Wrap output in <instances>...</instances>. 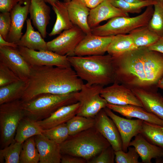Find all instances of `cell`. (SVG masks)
<instances>
[{
	"mask_svg": "<svg viewBox=\"0 0 163 163\" xmlns=\"http://www.w3.org/2000/svg\"><path fill=\"white\" fill-rule=\"evenodd\" d=\"M39 154L37 148L34 136L31 137L22 144L20 158V163H38Z\"/></svg>",
	"mask_w": 163,
	"mask_h": 163,
	"instance_id": "d6a6232c",
	"label": "cell"
},
{
	"mask_svg": "<svg viewBox=\"0 0 163 163\" xmlns=\"http://www.w3.org/2000/svg\"><path fill=\"white\" fill-rule=\"evenodd\" d=\"M139 133L149 142L163 150V126L143 121Z\"/></svg>",
	"mask_w": 163,
	"mask_h": 163,
	"instance_id": "f546056e",
	"label": "cell"
},
{
	"mask_svg": "<svg viewBox=\"0 0 163 163\" xmlns=\"http://www.w3.org/2000/svg\"><path fill=\"white\" fill-rule=\"evenodd\" d=\"M30 67L26 87L20 99L23 102L43 94H62L78 91L84 84L72 67Z\"/></svg>",
	"mask_w": 163,
	"mask_h": 163,
	"instance_id": "7a4b0ae2",
	"label": "cell"
},
{
	"mask_svg": "<svg viewBox=\"0 0 163 163\" xmlns=\"http://www.w3.org/2000/svg\"><path fill=\"white\" fill-rule=\"evenodd\" d=\"M147 47L150 50L163 54V37H160L156 42Z\"/></svg>",
	"mask_w": 163,
	"mask_h": 163,
	"instance_id": "ee69618b",
	"label": "cell"
},
{
	"mask_svg": "<svg viewBox=\"0 0 163 163\" xmlns=\"http://www.w3.org/2000/svg\"><path fill=\"white\" fill-rule=\"evenodd\" d=\"M61 153L83 158L87 163L111 146L94 127L72 136L59 144Z\"/></svg>",
	"mask_w": 163,
	"mask_h": 163,
	"instance_id": "277c9868",
	"label": "cell"
},
{
	"mask_svg": "<svg viewBox=\"0 0 163 163\" xmlns=\"http://www.w3.org/2000/svg\"><path fill=\"white\" fill-rule=\"evenodd\" d=\"M53 9L56 15V20L50 36L60 34L63 30L70 29L74 25L69 16L66 3L59 1L52 5Z\"/></svg>",
	"mask_w": 163,
	"mask_h": 163,
	"instance_id": "484cf974",
	"label": "cell"
},
{
	"mask_svg": "<svg viewBox=\"0 0 163 163\" xmlns=\"http://www.w3.org/2000/svg\"><path fill=\"white\" fill-rule=\"evenodd\" d=\"M128 151L125 152L122 150L114 151L115 161L116 163H140L139 156L134 147H129Z\"/></svg>",
	"mask_w": 163,
	"mask_h": 163,
	"instance_id": "74e56055",
	"label": "cell"
},
{
	"mask_svg": "<svg viewBox=\"0 0 163 163\" xmlns=\"http://www.w3.org/2000/svg\"><path fill=\"white\" fill-rule=\"evenodd\" d=\"M3 46L11 47L15 48H17L18 46L16 44L8 42L4 39L0 34V46Z\"/></svg>",
	"mask_w": 163,
	"mask_h": 163,
	"instance_id": "f6af8a7d",
	"label": "cell"
},
{
	"mask_svg": "<svg viewBox=\"0 0 163 163\" xmlns=\"http://www.w3.org/2000/svg\"><path fill=\"white\" fill-rule=\"evenodd\" d=\"M26 81L20 79L0 87V105L21 99L25 91Z\"/></svg>",
	"mask_w": 163,
	"mask_h": 163,
	"instance_id": "83f0119b",
	"label": "cell"
},
{
	"mask_svg": "<svg viewBox=\"0 0 163 163\" xmlns=\"http://www.w3.org/2000/svg\"><path fill=\"white\" fill-rule=\"evenodd\" d=\"M43 130L36 121L25 117L21 120L17 127L14 140L23 143L31 137L42 134Z\"/></svg>",
	"mask_w": 163,
	"mask_h": 163,
	"instance_id": "4316f807",
	"label": "cell"
},
{
	"mask_svg": "<svg viewBox=\"0 0 163 163\" xmlns=\"http://www.w3.org/2000/svg\"><path fill=\"white\" fill-rule=\"evenodd\" d=\"M63 2L66 3H67L70 2L71 0H63Z\"/></svg>",
	"mask_w": 163,
	"mask_h": 163,
	"instance_id": "816d5d0a",
	"label": "cell"
},
{
	"mask_svg": "<svg viewBox=\"0 0 163 163\" xmlns=\"http://www.w3.org/2000/svg\"><path fill=\"white\" fill-rule=\"evenodd\" d=\"M111 4L115 7L127 13H139L141 12L142 8L149 5H154L157 0H143L138 3H133L123 0H109Z\"/></svg>",
	"mask_w": 163,
	"mask_h": 163,
	"instance_id": "836d02e7",
	"label": "cell"
},
{
	"mask_svg": "<svg viewBox=\"0 0 163 163\" xmlns=\"http://www.w3.org/2000/svg\"><path fill=\"white\" fill-rule=\"evenodd\" d=\"M104 109L117 126L122 140V150L127 152L132 138L139 133L143 121L121 117L114 113L107 107Z\"/></svg>",
	"mask_w": 163,
	"mask_h": 163,
	"instance_id": "4fadbf2b",
	"label": "cell"
},
{
	"mask_svg": "<svg viewBox=\"0 0 163 163\" xmlns=\"http://www.w3.org/2000/svg\"><path fill=\"white\" fill-rule=\"evenodd\" d=\"M61 163H86L87 161L85 159L67 155H62Z\"/></svg>",
	"mask_w": 163,
	"mask_h": 163,
	"instance_id": "7bdbcfd3",
	"label": "cell"
},
{
	"mask_svg": "<svg viewBox=\"0 0 163 163\" xmlns=\"http://www.w3.org/2000/svg\"><path fill=\"white\" fill-rule=\"evenodd\" d=\"M101 96L108 103L120 105L131 104L143 107L141 102L131 89L116 82L104 87Z\"/></svg>",
	"mask_w": 163,
	"mask_h": 163,
	"instance_id": "7c38bea8",
	"label": "cell"
},
{
	"mask_svg": "<svg viewBox=\"0 0 163 163\" xmlns=\"http://www.w3.org/2000/svg\"><path fill=\"white\" fill-rule=\"evenodd\" d=\"M17 48L0 46V62L8 67L20 79L27 81L30 75L31 67Z\"/></svg>",
	"mask_w": 163,
	"mask_h": 163,
	"instance_id": "8fae6325",
	"label": "cell"
},
{
	"mask_svg": "<svg viewBox=\"0 0 163 163\" xmlns=\"http://www.w3.org/2000/svg\"><path fill=\"white\" fill-rule=\"evenodd\" d=\"M46 3H47L52 6L59 0H43Z\"/></svg>",
	"mask_w": 163,
	"mask_h": 163,
	"instance_id": "c3c4849f",
	"label": "cell"
},
{
	"mask_svg": "<svg viewBox=\"0 0 163 163\" xmlns=\"http://www.w3.org/2000/svg\"><path fill=\"white\" fill-rule=\"evenodd\" d=\"M141 102L143 107L163 120V97L154 89H131Z\"/></svg>",
	"mask_w": 163,
	"mask_h": 163,
	"instance_id": "ac0fdd59",
	"label": "cell"
},
{
	"mask_svg": "<svg viewBox=\"0 0 163 163\" xmlns=\"http://www.w3.org/2000/svg\"><path fill=\"white\" fill-rule=\"evenodd\" d=\"M22 103L20 99L0 105V143L2 149L15 141L17 127L25 117Z\"/></svg>",
	"mask_w": 163,
	"mask_h": 163,
	"instance_id": "52a82bcc",
	"label": "cell"
},
{
	"mask_svg": "<svg viewBox=\"0 0 163 163\" xmlns=\"http://www.w3.org/2000/svg\"><path fill=\"white\" fill-rule=\"evenodd\" d=\"M156 87L163 90V76L158 82Z\"/></svg>",
	"mask_w": 163,
	"mask_h": 163,
	"instance_id": "7dc6e473",
	"label": "cell"
},
{
	"mask_svg": "<svg viewBox=\"0 0 163 163\" xmlns=\"http://www.w3.org/2000/svg\"><path fill=\"white\" fill-rule=\"evenodd\" d=\"M67 59L79 78L90 85L104 87L115 82L112 57L108 54L68 56Z\"/></svg>",
	"mask_w": 163,
	"mask_h": 163,
	"instance_id": "3957f363",
	"label": "cell"
},
{
	"mask_svg": "<svg viewBox=\"0 0 163 163\" xmlns=\"http://www.w3.org/2000/svg\"><path fill=\"white\" fill-rule=\"evenodd\" d=\"M114 36H101L92 33L86 34L76 48L74 55L77 56L104 55L107 52Z\"/></svg>",
	"mask_w": 163,
	"mask_h": 163,
	"instance_id": "5bb4252c",
	"label": "cell"
},
{
	"mask_svg": "<svg viewBox=\"0 0 163 163\" xmlns=\"http://www.w3.org/2000/svg\"><path fill=\"white\" fill-rule=\"evenodd\" d=\"M94 127L110 143L115 151L122 150L121 137L115 124L104 109L94 117Z\"/></svg>",
	"mask_w": 163,
	"mask_h": 163,
	"instance_id": "9a60e30c",
	"label": "cell"
},
{
	"mask_svg": "<svg viewBox=\"0 0 163 163\" xmlns=\"http://www.w3.org/2000/svg\"><path fill=\"white\" fill-rule=\"evenodd\" d=\"M104 87L97 85L83 84L81 89L75 92V97L80 103L76 115L94 118L102 109L107 107V101L101 96Z\"/></svg>",
	"mask_w": 163,
	"mask_h": 163,
	"instance_id": "ba28073f",
	"label": "cell"
},
{
	"mask_svg": "<svg viewBox=\"0 0 163 163\" xmlns=\"http://www.w3.org/2000/svg\"><path fill=\"white\" fill-rule=\"evenodd\" d=\"M27 28L24 34L17 43L18 46L24 47L36 50H48L47 42L40 33L35 30L30 19L26 21Z\"/></svg>",
	"mask_w": 163,
	"mask_h": 163,
	"instance_id": "d4e9b609",
	"label": "cell"
},
{
	"mask_svg": "<svg viewBox=\"0 0 163 163\" xmlns=\"http://www.w3.org/2000/svg\"><path fill=\"white\" fill-rule=\"evenodd\" d=\"M107 107L127 118H135L150 123L163 126V120L140 106L131 104L120 105L108 103Z\"/></svg>",
	"mask_w": 163,
	"mask_h": 163,
	"instance_id": "44dd1931",
	"label": "cell"
},
{
	"mask_svg": "<svg viewBox=\"0 0 163 163\" xmlns=\"http://www.w3.org/2000/svg\"><path fill=\"white\" fill-rule=\"evenodd\" d=\"M134 147L141 158L142 162L151 163L153 158L156 162H163V150L147 141L140 133L131 141L129 146Z\"/></svg>",
	"mask_w": 163,
	"mask_h": 163,
	"instance_id": "7402d4cb",
	"label": "cell"
},
{
	"mask_svg": "<svg viewBox=\"0 0 163 163\" xmlns=\"http://www.w3.org/2000/svg\"><path fill=\"white\" fill-rule=\"evenodd\" d=\"M20 1H21V0H19Z\"/></svg>",
	"mask_w": 163,
	"mask_h": 163,
	"instance_id": "db71d44e",
	"label": "cell"
},
{
	"mask_svg": "<svg viewBox=\"0 0 163 163\" xmlns=\"http://www.w3.org/2000/svg\"><path fill=\"white\" fill-rule=\"evenodd\" d=\"M126 2L133 3H136L139 2L143 0H123Z\"/></svg>",
	"mask_w": 163,
	"mask_h": 163,
	"instance_id": "681fc988",
	"label": "cell"
},
{
	"mask_svg": "<svg viewBox=\"0 0 163 163\" xmlns=\"http://www.w3.org/2000/svg\"><path fill=\"white\" fill-rule=\"evenodd\" d=\"M17 48L30 66L72 67L66 55H60L49 50H36L21 46Z\"/></svg>",
	"mask_w": 163,
	"mask_h": 163,
	"instance_id": "30bf717a",
	"label": "cell"
},
{
	"mask_svg": "<svg viewBox=\"0 0 163 163\" xmlns=\"http://www.w3.org/2000/svg\"><path fill=\"white\" fill-rule=\"evenodd\" d=\"M30 0L20 1L11 11V27L6 41L17 44L21 37L24 24L29 13Z\"/></svg>",
	"mask_w": 163,
	"mask_h": 163,
	"instance_id": "2e32d148",
	"label": "cell"
},
{
	"mask_svg": "<svg viewBox=\"0 0 163 163\" xmlns=\"http://www.w3.org/2000/svg\"><path fill=\"white\" fill-rule=\"evenodd\" d=\"M82 2L86 5L90 0H78Z\"/></svg>",
	"mask_w": 163,
	"mask_h": 163,
	"instance_id": "f907efd6",
	"label": "cell"
},
{
	"mask_svg": "<svg viewBox=\"0 0 163 163\" xmlns=\"http://www.w3.org/2000/svg\"><path fill=\"white\" fill-rule=\"evenodd\" d=\"M20 79L8 67L0 62V87L11 84Z\"/></svg>",
	"mask_w": 163,
	"mask_h": 163,
	"instance_id": "f35d334b",
	"label": "cell"
},
{
	"mask_svg": "<svg viewBox=\"0 0 163 163\" xmlns=\"http://www.w3.org/2000/svg\"><path fill=\"white\" fill-rule=\"evenodd\" d=\"M43 0H30L29 8L30 19L35 27L44 39L50 19V8Z\"/></svg>",
	"mask_w": 163,
	"mask_h": 163,
	"instance_id": "ffe728a7",
	"label": "cell"
},
{
	"mask_svg": "<svg viewBox=\"0 0 163 163\" xmlns=\"http://www.w3.org/2000/svg\"><path fill=\"white\" fill-rule=\"evenodd\" d=\"M112 57L115 82L130 89L156 87L163 76V54L150 50L147 47H139Z\"/></svg>",
	"mask_w": 163,
	"mask_h": 163,
	"instance_id": "6da1fadb",
	"label": "cell"
},
{
	"mask_svg": "<svg viewBox=\"0 0 163 163\" xmlns=\"http://www.w3.org/2000/svg\"><path fill=\"white\" fill-rule=\"evenodd\" d=\"M66 123L69 136H72L94 127L95 120L94 118L76 115Z\"/></svg>",
	"mask_w": 163,
	"mask_h": 163,
	"instance_id": "1f68e13d",
	"label": "cell"
},
{
	"mask_svg": "<svg viewBox=\"0 0 163 163\" xmlns=\"http://www.w3.org/2000/svg\"><path fill=\"white\" fill-rule=\"evenodd\" d=\"M80 103H76L63 106L52 113L48 117L36 121L43 129H47L61 124L66 123L76 115Z\"/></svg>",
	"mask_w": 163,
	"mask_h": 163,
	"instance_id": "603a6c76",
	"label": "cell"
},
{
	"mask_svg": "<svg viewBox=\"0 0 163 163\" xmlns=\"http://www.w3.org/2000/svg\"><path fill=\"white\" fill-rule=\"evenodd\" d=\"M76 92L62 94H43L22 102L25 117L35 121L44 119L60 108L78 102Z\"/></svg>",
	"mask_w": 163,
	"mask_h": 163,
	"instance_id": "5b68a950",
	"label": "cell"
},
{
	"mask_svg": "<svg viewBox=\"0 0 163 163\" xmlns=\"http://www.w3.org/2000/svg\"><path fill=\"white\" fill-rule=\"evenodd\" d=\"M128 34L137 48L148 47L156 42L160 37L151 31L147 25L137 28Z\"/></svg>",
	"mask_w": 163,
	"mask_h": 163,
	"instance_id": "4dcf8cb0",
	"label": "cell"
},
{
	"mask_svg": "<svg viewBox=\"0 0 163 163\" xmlns=\"http://www.w3.org/2000/svg\"><path fill=\"white\" fill-rule=\"evenodd\" d=\"M42 134L48 139L59 144L64 142L69 136L66 123L44 129Z\"/></svg>",
	"mask_w": 163,
	"mask_h": 163,
	"instance_id": "8d00e7d4",
	"label": "cell"
},
{
	"mask_svg": "<svg viewBox=\"0 0 163 163\" xmlns=\"http://www.w3.org/2000/svg\"><path fill=\"white\" fill-rule=\"evenodd\" d=\"M104 0H90L86 4L89 8L92 9L95 8L101 3Z\"/></svg>",
	"mask_w": 163,
	"mask_h": 163,
	"instance_id": "bcb514c9",
	"label": "cell"
},
{
	"mask_svg": "<svg viewBox=\"0 0 163 163\" xmlns=\"http://www.w3.org/2000/svg\"><path fill=\"white\" fill-rule=\"evenodd\" d=\"M19 1V0H0L1 12H10Z\"/></svg>",
	"mask_w": 163,
	"mask_h": 163,
	"instance_id": "b9f144b4",
	"label": "cell"
},
{
	"mask_svg": "<svg viewBox=\"0 0 163 163\" xmlns=\"http://www.w3.org/2000/svg\"><path fill=\"white\" fill-rule=\"evenodd\" d=\"M86 35L78 26L74 25L47 42V50L62 56H75L76 48Z\"/></svg>",
	"mask_w": 163,
	"mask_h": 163,
	"instance_id": "9c48e42d",
	"label": "cell"
},
{
	"mask_svg": "<svg viewBox=\"0 0 163 163\" xmlns=\"http://www.w3.org/2000/svg\"><path fill=\"white\" fill-rule=\"evenodd\" d=\"M11 27L10 12L1 13L0 14V34L6 40Z\"/></svg>",
	"mask_w": 163,
	"mask_h": 163,
	"instance_id": "60d3db41",
	"label": "cell"
},
{
	"mask_svg": "<svg viewBox=\"0 0 163 163\" xmlns=\"http://www.w3.org/2000/svg\"><path fill=\"white\" fill-rule=\"evenodd\" d=\"M158 1H160L163 3V0H157Z\"/></svg>",
	"mask_w": 163,
	"mask_h": 163,
	"instance_id": "f5cc1de1",
	"label": "cell"
},
{
	"mask_svg": "<svg viewBox=\"0 0 163 163\" xmlns=\"http://www.w3.org/2000/svg\"><path fill=\"white\" fill-rule=\"evenodd\" d=\"M153 6L147 7L143 13L135 17L120 16L111 18L105 24L91 29V33L101 36H114L129 34L137 28L147 26L154 12Z\"/></svg>",
	"mask_w": 163,
	"mask_h": 163,
	"instance_id": "8992f818",
	"label": "cell"
},
{
	"mask_svg": "<svg viewBox=\"0 0 163 163\" xmlns=\"http://www.w3.org/2000/svg\"><path fill=\"white\" fill-rule=\"evenodd\" d=\"M137 48L129 34H120L114 36L107 52L112 56L115 57Z\"/></svg>",
	"mask_w": 163,
	"mask_h": 163,
	"instance_id": "f1b7e54d",
	"label": "cell"
},
{
	"mask_svg": "<svg viewBox=\"0 0 163 163\" xmlns=\"http://www.w3.org/2000/svg\"><path fill=\"white\" fill-rule=\"evenodd\" d=\"M66 4L73 24L78 26L86 34H91V29L88 22L90 8L78 0H71Z\"/></svg>",
	"mask_w": 163,
	"mask_h": 163,
	"instance_id": "cb8c5ba5",
	"label": "cell"
},
{
	"mask_svg": "<svg viewBox=\"0 0 163 163\" xmlns=\"http://www.w3.org/2000/svg\"><path fill=\"white\" fill-rule=\"evenodd\" d=\"M22 144L15 141L1 149L0 163H20Z\"/></svg>",
	"mask_w": 163,
	"mask_h": 163,
	"instance_id": "d590c367",
	"label": "cell"
},
{
	"mask_svg": "<svg viewBox=\"0 0 163 163\" xmlns=\"http://www.w3.org/2000/svg\"><path fill=\"white\" fill-rule=\"evenodd\" d=\"M39 154L40 163H60L62 156L59 144L42 134L34 136Z\"/></svg>",
	"mask_w": 163,
	"mask_h": 163,
	"instance_id": "d6986e66",
	"label": "cell"
},
{
	"mask_svg": "<svg viewBox=\"0 0 163 163\" xmlns=\"http://www.w3.org/2000/svg\"><path fill=\"white\" fill-rule=\"evenodd\" d=\"M154 6V12L147 26L158 36L163 37V3L158 1Z\"/></svg>",
	"mask_w": 163,
	"mask_h": 163,
	"instance_id": "e575fe53",
	"label": "cell"
},
{
	"mask_svg": "<svg viewBox=\"0 0 163 163\" xmlns=\"http://www.w3.org/2000/svg\"><path fill=\"white\" fill-rule=\"evenodd\" d=\"M115 151L111 146L104 149L88 163H114Z\"/></svg>",
	"mask_w": 163,
	"mask_h": 163,
	"instance_id": "ab89813d",
	"label": "cell"
},
{
	"mask_svg": "<svg viewBox=\"0 0 163 163\" xmlns=\"http://www.w3.org/2000/svg\"><path fill=\"white\" fill-rule=\"evenodd\" d=\"M129 17L128 13L113 5L109 0H104L99 5L91 9L88 18L91 29L97 26L102 21L117 17Z\"/></svg>",
	"mask_w": 163,
	"mask_h": 163,
	"instance_id": "e0dca14e",
	"label": "cell"
}]
</instances>
